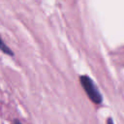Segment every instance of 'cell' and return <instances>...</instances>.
Returning a JSON list of instances; mask_svg holds the SVG:
<instances>
[{"label":"cell","instance_id":"cell-2","mask_svg":"<svg viewBox=\"0 0 124 124\" xmlns=\"http://www.w3.org/2000/svg\"><path fill=\"white\" fill-rule=\"evenodd\" d=\"M1 50H2L3 52H5L6 54L11 55V56H13V55H14L13 51H12V50H11V49H10V48H9V47H8V46H7L4 44V43H3V42L1 43Z\"/></svg>","mask_w":124,"mask_h":124},{"label":"cell","instance_id":"cell-1","mask_svg":"<svg viewBox=\"0 0 124 124\" xmlns=\"http://www.w3.org/2000/svg\"><path fill=\"white\" fill-rule=\"evenodd\" d=\"M79 80H80V83H81L83 89L85 90L87 96L90 98V100L94 104H101L102 100H103L102 95L100 94L97 86L92 81V79L87 76H81Z\"/></svg>","mask_w":124,"mask_h":124}]
</instances>
